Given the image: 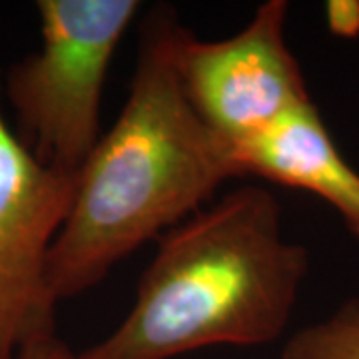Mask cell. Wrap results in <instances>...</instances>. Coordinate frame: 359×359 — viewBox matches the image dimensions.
<instances>
[{
	"label": "cell",
	"mask_w": 359,
	"mask_h": 359,
	"mask_svg": "<svg viewBox=\"0 0 359 359\" xmlns=\"http://www.w3.org/2000/svg\"><path fill=\"white\" fill-rule=\"evenodd\" d=\"M182 30L172 6H154L142 20L128 98L80 170L48 254L58 304L98 285L124 257L212 204L219 186L238 178L230 146L182 88Z\"/></svg>",
	"instance_id": "6da1fadb"
},
{
	"label": "cell",
	"mask_w": 359,
	"mask_h": 359,
	"mask_svg": "<svg viewBox=\"0 0 359 359\" xmlns=\"http://www.w3.org/2000/svg\"><path fill=\"white\" fill-rule=\"evenodd\" d=\"M309 271L268 188L248 184L158 240L126 318L76 359H172L278 341Z\"/></svg>",
	"instance_id": "7a4b0ae2"
},
{
	"label": "cell",
	"mask_w": 359,
	"mask_h": 359,
	"mask_svg": "<svg viewBox=\"0 0 359 359\" xmlns=\"http://www.w3.org/2000/svg\"><path fill=\"white\" fill-rule=\"evenodd\" d=\"M40 48L8 70L16 136L46 168L78 176L100 142L104 84L138 0H40Z\"/></svg>",
	"instance_id": "3957f363"
},
{
	"label": "cell",
	"mask_w": 359,
	"mask_h": 359,
	"mask_svg": "<svg viewBox=\"0 0 359 359\" xmlns=\"http://www.w3.org/2000/svg\"><path fill=\"white\" fill-rule=\"evenodd\" d=\"M290 4L266 0L233 36L202 40L184 26L176 48L182 88L208 128L233 146L311 102L287 44Z\"/></svg>",
	"instance_id": "277c9868"
},
{
	"label": "cell",
	"mask_w": 359,
	"mask_h": 359,
	"mask_svg": "<svg viewBox=\"0 0 359 359\" xmlns=\"http://www.w3.org/2000/svg\"><path fill=\"white\" fill-rule=\"evenodd\" d=\"M76 178L40 164L0 104V359H16L26 346L56 335L48 254L72 208Z\"/></svg>",
	"instance_id": "5b68a950"
},
{
	"label": "cell",
	"mask_w": 359,
	"mask_h": 359,
	"mask_svg": "<svg viewBox=\"0 0 359 359\" xmlns=\"http://www.w3.org/2000/svg\"><path fill=\"white\" fill-rule=\"evenodd\" d=\"M230 154L238 178L254 176L318 196L359 240V172L335 146L313 100L233 144Z\"/></svg>",
	"instance_id": "8992f818"
},
{
	"label": "cell",
	"mask_w": 359,
	"mask_h": 359,
	"mask_svg": "<svg viewBox=\"0 0 359 359\" xmlns=\"http://www.w3.org/2000/svg\"><path fill=\"white\" fill-rule=\"evenodd\" d=\"M282 359H359V297L287 337Z\"/></svg>",
	"instance_id": "52a82bcc"
},
{
	"label": "cell",
	"mask_w": 359,
	"mask_h": 359,
	"mask_svg": "<svg viewBox=\"0 0 359 359\" xmlns=\"http://www.w3.org/2000/svg\"><path fill=\"white\" fill-rule=\"evenodd\" d=\"M323 16L335 39L355 40L359 36V0H330L325 2Z\"/></svg>",
	"instance_id": "ba28073f"
},
{
	"label": "cell",
	"mask_w": 359,
	"mask_h": 359,
	"mask_svg": "<svg viewBox=\"0 0 359 359\" xmlns=\"http://www.w3.org/2000/svg\"><path fill=\"white\" fill-rule=\"evenodd\" d=\"M16 359H76V353L56 335L26 346Z\"/></svg>",
	"instance_id": "9c48e42d"
}]
</instances>
